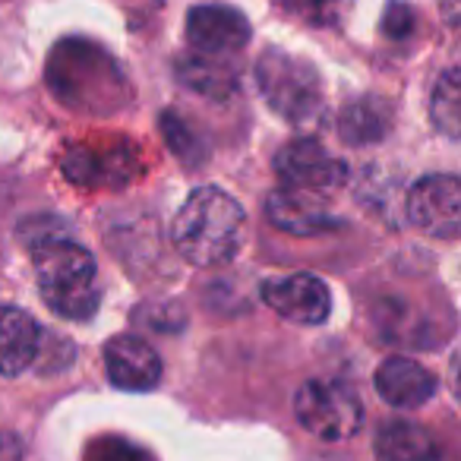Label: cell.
<instances>
[{"mask_svg": "<svg viewBox=\"0 0 461 461\" xmlns=\"http://www.w3.org/2000/svg\"><path fill=\"white\" fill-rule=\"evenodd\" d=\"M247 215L238 199H230L218 186H199L174 215L171 238L186 263L212 269V266H224L240 250Z\"/></svg>", "mask_w": 461, "mask_h": 461, "instance_id": "obj_1", "label": "cell"}, {"mask_svg": "<svg viewBox=\"0 0 461 461\" xmlns=\"http://www.w3.org/2000/svg\"><path fill=\"white\" fill-rule=\"evenodd\" d=\"M35 276L45 303L64 320H89L98 310L95 259L73 240H41L35 244Z\"/></svg>", "mask_w": 461, "mask_h": 461, "instance_id": "obj_2", "label": "cell"}, {"mask_svg": "<svg viewBox=\"0 0 461 461\" xmlns=\"http://www.w3.org/2000/svg\"><path fill=\"white\" fill-rule=\"evenodd\" d=\"M257 83L269 108L294 127H310L322 117V79L310 60L269 48L257 64Z\"/></svg>", "mask_w": 461, "mask_h": 461, "instance_id": "obj_3", "label": "cell"}, {"mask_svg": "<svg viewBox=\"0 0 461 461\" xmlns=\"http://www.w3.org/2000/svg\"><path fill=\"white\" fill-rule=\"evenodd\" d=\"M294 414L307 433L326 442L351 439L364 423V408L348 385L332 379H310L297 389Z\"/></svg>", "mask_w": 461, "mask_h": 461, "instance_id": "obj_4", "label": "cell"}, {"mask_svg": "<svg viewBox=\"0 0 461 461\" xmlns=\"http://www.w3.org/2000/svg\"><path fill=\"white\" fill-rule=\"evenodd\" d=\"M408 215L429 238H461V177L429 174L408 193Z\"/></svg>", "mask_w": 461, "mask_h": 461, "instance_id": "obj_5", "label": "cell"}, {"mask_svg": "<svg viewBox=\"0 0 461 461\" xmlns=\"http://www.w3.org/2000/svg\"><path fill=\"white\" fill-rule=\"evenodd\" d=\"M276 174L291 190L307 193H329L339 190L348 180L345 161L329 155V149L320 140H294L276 155Z\"/></svg>", "mask_w": 461, "mask_h": 461, "instance_id": "obj_6", "label": "cell"}, {"mask_svg": "<svg viewBox=\"0 0 461 461\" xmlns=\"http://www.w3.org/2000/svg\"><path fill=\"white\" fill-rule=\"evenodd\" d=\"M186 41L193 51L212 58H230L250 41V23L244 14L221 4H203L186 14Z\"/></svg>", "mask_w": 461, "mask_h": 461, "instance_id": "obj_7", "label": "cell"}, {"mask_svg": "<svg viewBox=\"0 0 461 461\" xmlns=\"http://www.w3.org/2000/svg\"><path fill=\"white\" fill-rule=\"evenodd\" d=\"M263 301L297 326H320L332 313V294L322 278L310 272H297L288 278H272L263 285Z\"/></svg>", "mask_w": 461, "mask_h": 461, "instance_id": "obj_8", "label": "cell"}, {"mask_svg": "<svg viewBox=\"0 0 461 461\" xmlns=\"http://www.w3.org/2000/svg\"><path fill=\"white\" fill-rule=\"evenodd\" d=\"M64 174L83 186H121L136 174V149L127 142L114 146H77L64 155Z\"/></svg>", "mask_w": 461, "mask_h": 461, "instance_id": "obj_9", "label": "cell"}, {"mask_svg": "<svg viewBox=\"0 0 461 461\" xmlns=\"http://www.w3.org/2000/svg\"><path fill=\"white\" fill-rule=\"evenodd\" d=\"M266 215L276 228L297 234V238H313V234H329L339 228V218L326 209V199L320 193L307 190H276L266 203Z\"/></svg>", "mask_w": 461, "mask_h": 461, "instance_id": "obj_10", "label": "cell"}, {"mask_svg": "<svg viewBox=\"0 0 461 461\" xmlns=\"http://www.w3.org/2000/svg\"><path fill=\"white\" fill-rule=\"evenodd\" d=\"M104 370L117 389L149 392L161 379V357L136 335H117L104 345Z\"/></svg>", "mask_w": 461, "mask_h": 461, "instance_id": "obj_11", "label": "cell"}, {"mask_svg": "<svg viewBox=\"0 0 461 461\" xmlns=\"http://www.w3.org/2000/svg\"><path fill=\"white\" fill-rule=\"evenodd\" d=\"M376 392L383 402L395 404V408H420L436 395V376L423 370L417 360L389 357L376 370Z\"/></svg>", "mask_w": 461, "mask_h": 461, "instance_id": "obj_12", "label": "cell"}, {"mask_svg": "<svg viewBox=\"0 0 461 461\" xmlns=\"http://www.w3.org/2000/svg\"><path fill=\"white\" fill-rule=\"evenodd\" d=\"M41 332L29 313L0 307V376H20L39 357Z\"/></svg>", "mask_w": 461, "mask_h": 461, "instance_id": "obj_13", "label": "cell"}, {"mask_svg": "<svg viewBox=\"0 0 461 461\" xmlns=\"http://www.w3.org/2000/svg\"><path fill=\"white\" fill-rule=\"evenodd\" d=\"M389 130H392V108L379 95L354 98L339 114V136L348 146H373V142L385 140Z\"/></svg>", "mask_w": 461, "mask_h": 461, "instance_id": "obj_14", "label": "cell"}, {"mask_svg": "<svg viewBox=\"0 0 461 461\" xmlns=\"http://www.w3.org/2000/svg\"><path fill=\"white\" fill-rule=\"evenodd\" d=\"M177 79L186 89L199 92L205 98H228L238 89V70L228 64V58H212V54L190 51L177 60Z\"/></svg>", "mask_w": 461, "mask_h": 461, "instance_id": "obj_15", "label": "cell"}, {"mask_svg": "<svg viewBox=\"0 0 461 461\" xmlns=\"http://www.w3.org/2000/svg\"><path fill=\"white\" fill-rule=\"evenodd\" d=\"M376 458L379 461H439L436 439L411 420L383 423L376 433Z\"/></svg>", "mask_w": 461, "mask_h": 461, "instance_id": "obj_16", "label": "cell"}, {"mask_svg": "<svg viewBox=\"0 0 461 461\" xmlns=\"http://www.w3.org/2000/svg\"><path fill=\"white\" fill-rule=\"evenodd\" d=\"M429 121L448 140H461V67L446 70L429 95Z\"/></svg>", "mask_w": 461, "mask_h": 461, "instance_id": "obj_17", "label": "cell"}, {"mask_svg": "<svg viewBox=\"0 0 461 461\" xmlns=\"http://www.w3.org/2000/svg\"><path fill=\"white\" fill-rule=\"evenodd\" d=\"M285 14L313 29H335L348 20L354 0H278Z\"/></svg>", "mask_w": 461, "mask_h": 461, "instance_id": "obj_18", "label": "cell"}, {"mask_svg": "<svg viewBox=\"0 0 461 461\" xmlns=\"http://www.w3.org/2000/svg\"><path fill=\"white\" fill-rule=\"evenodd\" d=\"M161 127H165V140H167V146L174 149V152L180 155L184 161H190V165H196V155H199V142L193 140L190 133H186V127L177 121L174 114H165L161 117Z\"/></svg>", "mask_w": 461, "mask_h": 461, "instance_id": "obj_19", "label": "cell"}, {"mask_svg": "<svg viewBox=\"0 0 461 461\" xmlns=\"http://www.w3.org/2000/svg\"><path fill=\"white\" fill-rule=\"evenodd\" d=\"M383 32L395 41L408 39V35L414 32V10H411L408 4H402V0H392L383 14Z\"/></svg>", "mask_w": 461, "mask_h": 461, "instance_id": "obj_20", "label": "cell"}, {"mask_svg": "<svg viewBox=\"0 0 461 461\" xmlns=\"http://www.w3.org/2000/svg\"><path fill=\"white\" fill-rule=\"evenodd\" d=\"M89 461H140V452L133 446H127L123 439H104L92 448Z\"/></svg>", "mask_w": 461, "mask_h": 461, "instance_id": "obj_21", "label": "cell"}, {"mask_svg": "<svg viewBox=\"0 0 461 461\" xmlns=\"http://www.w3.org/2000/svg\"><path fill=\"white\" fill-rule=\"evenodd\" d=\"M23 455H26V442L16 433L0 429V461H23Z\"/></svg>", "mask_w": 461, "mask_h": 461, "instance_id": "obj_22", "label": "cell"}, {"mask_svg": "<svg viewBox=\"0 0 461 461\" xmlns=\"http://www.w3.org/2000/svg\"><path fill=\"white\" fill-rule=\"evenodd\" d=\"M439 7H442V20L461 32V0H439Z\"/></svg>", "mask_w": 461, "mask_h": 461, "instance_id": "obj_23", "label": "cell"}, {"mask_svg": "<svg viewBox=\"0 0 461 461\" xmlns=\"http://www.w3.org/2000/svg\"><path fill=\"white\" fill-rule=\"evenodd\" d=\"M452 392H455V398L461 402V357L452 364Z\"/></svg>", "mask_w": 461, "mask_h": 461, "instance_id": "obj_24", "label": "cell"}]
</instances>
